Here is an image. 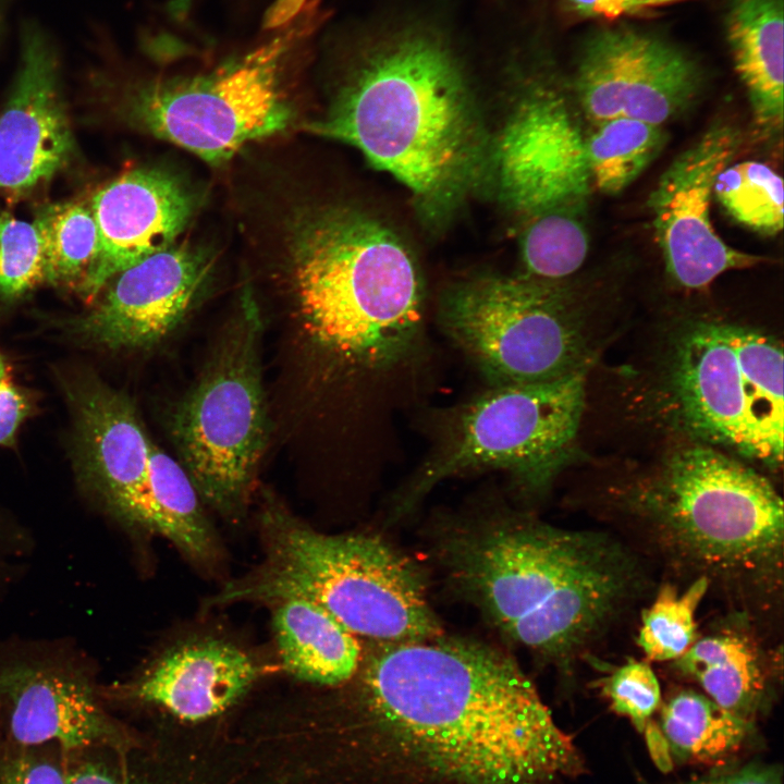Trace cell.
Listing matches in <instances>:
<instances>
[{
    "label": "cell",
    "mask_w": 784,
    "mask_h": 784,
    "mask_svg": "<svg viewBox=\"0 0 784 784\" xmlns=\"http://www.w3.org/2000/svg\"><path fill=\"white\" fill-rule=\"evenodd\" d=\"M287 727L316 767L379 738L427 776L453 784H553L587 769L515 660L444 634L366 641L347 682L291 701Z\"/></svg>",
    "instance_id": "1"
},
{
    "label": "cell",
    "mask_w": 784,
    "mask_h": 784,
    "mask_svg": "<svg viewBox=\"0 0 784 784\" xmlns=\"http://www.w3.org/2000/svg\"><path fill=\"white\" fill-rule=\"evenodd\" d=\"M434 549L455 589L504 638L565 676L649 588L624 540L509 509L451 519Z\"/></svg>",
    "instance_id": "2"
},
{
    "label": "cell",
    "mask_w": 784,
    "mask_h": 784,
    "mask_svg": "<svg viewBox=\"0 0 784 784\" xmlns=\"http://www.w3.org/2000/svg\"><path fill=\"white\" fill-rule=\"evenodd\" d=\"M614 497L617 522L635 552L687 584L707 578L733 613L757 626L777 612L784 512L764 476L696 442L673 450Z\"/></svg>",
    "instance_id": "3"
},
{
    "label": "cell",
    "mask_w": 784,
    "mask_h": 784,
    "mask_svg": "<svg viewBox=\"0 0 784 784\" xmlns=\"http://www.w3.org/2000/svg\"><path fill=\"white\" fill-rule=\"evenodd\" d=\"M363 52L308 130L358 149L427 218H443L488 170L490 139L462 64L441 38L418 29Z\"/></svg>",
    "instance_id": "4"
},
{
    "label": "cell",
    "mask_w": 784,
    "mask_h": 784,
    "mask_svg": "<svg viewBox=\"0 0 784 784\" xmlns=\"http://www.w3.org/2000/svg\"><path fill=\"white\" fill-rule=\"evenodd\" d=\"M285 253L308 334L335 360L384 371L408 357L422 332L415 259L381 220L355 207H301Z\"/></svg>",
    "instance_id": "5"
},
{
    "label": "cell",
    "mask_w": 784,
    "mask_h": 784,
    "mask_svg": "<svg viewBox=\"0 0 784 784\" xmlns=\"http://www.w3.org/2000/svg\"><path fill=\"white\" fill-rule=\"evenodd\" d=\"M258 511L261 560L205 600V609L301 599L360 640L399 642L443 634L419 565L383 538L326 534L266 490Z\"/></svg>",
    "instance_id": "6"
},
{
    "label": "cell",
    "mask_w": 784,
    "mask_h": 784,
    "mask_svg": "<svg viewBox=\"0 0 784 784\" xmlns=\"http://www.w3.org/2000/svg\"><path fill=\"white\" fill-rule=\"evenodd\" d=\"M590 365L550 380L491 385L443 414L432 450L394 497L391 515H407L441 481L473 471L503 470L524 497L546 492L574 452Z\"/></svg>",
    "instance_id": "7"
},
{
    "label": "cell",
    "mask_w": 784,
    "mask_h": 784,
    "mask_svg": "<svg viewBox=\"0 0 784 784\" xmlns=\"http://www.w3.org/2000/svg\"><path fill=\"white\" fill-rule=\"evenodd\" d=\"M664 401L697 442L777 467L783 461V350L747 327L696 320L672 336Z\"/></svg>",
    "instance_id": "8"
},
{
    "label": "cell",
    "mask_w": 784,
    "mask_h": 784,
    "mask_svg": "<svg viewBox=\"0 0 784 784\" xmlns=\"http://www.w3.org/2000/svg\"><path fill=\"white\" fill-rule=\"evenodd\" d=\"M261 334L258 304L250 292H244L172 416L181 465L201 501L230 523L246 514L268 445Z\"/></svg>",
    "instance_id": "9"
},
{
    "label": "cell",
    "mask_w": 784,
    "mask_h": 784,
    "mask_svg": "<svg viewBox=\"0 0 784 784\" xmlns=\"http://www.w3.org/2000/svg\"><path fill=\"white\" fill-rule=\"evenodd\" d=\"M439 320L491 385L550 380L591 363L583 316L566 291L524 273L453 285Z\"/></svg>",
    "instance_id": "10"
},
{
    "label": "cell",
    "mask_w": 784,
    "mask_h": 784,
    "mask_svg": "<svg viewBox=\"0 0 784 784\" xmlns=\"http://www.w3.org/2000/svg\"><path fill=\"white\" fill-rule=\"evenodd\" d=\"M292 41L278 37L210 74L155 82L133 95V122L210 163L284 131L293 120L281 65Z\"/></svg>",
    "instance_id": "11"
},
{
    "label": "cell",
    "mask_w": 784,
    "mask_h": 784,
    "mask_svg": "<svg viewBox=\"0 0 784 784\" xmlns=\"http://www.w3.org/2000/svg\"><path fill=\"white\" fill-rule=\"evenodd\" d=\"M267 673L235 637L196 628L169 639L109 697L150 714L159 730H205L226 725Z\"/></svg>",
    "instance_id": "12"
},
{
    "label": "cell",
    "mask_w": 784,
    "mask_h": 784,
    "mask_svg": "<svg viewBox=\"0 0 784 784\" xmlns=\"http://www.w3.org/2000/svg\"><path fill=\"white\" fill-rule=\"evenodd\" d=\"M147 736L106 710L91 674L73 659L20 653L0 662V740L69 752L130 748Z\"/></svg>",
    "instance_id": "13"
},
{
    "label": "cell",
    "mask_w": 784,
    "mask_h": 784,
    "mask_svg": "<svg viewBox=\"0 0 784 784\" xmlns=\"http://www.w3.org/2000/svg\"><path fill=\"white\" fill-rule=\"evenodd\" d=\"M740 143L737 128L714 123L672 161L649 196L666 272L681 287L702 289L726 271L768 261L727 245L710 219L715 180L731 164Z\"/></svg>",
    "instance_id": "14"
},
{
    "label": "cell",
    "mask_w": 784,
    "mask_h": 784,
    "mask_svg": "<svg viewBox=\"0 0 784 784\" xmlns=\"http://www.w3.org/2000/svg\"><path fill=\"white\" fill-rule=\"evenodd\" d=\"M488 170L501 198L518 211L579 207L591 181L585 138L564 98L530 86L490 140Z\"/></svg>",
    "instance_id": "15"
},
{
    "label": "cell",
    "mask_w": 784,
    "mask_h": 784,
    "mask_svg": "<svg viewBox=\"0 0 784 784\" xmlns=\"http://www.w3.org/2000/svg\"><path fill=\"white\" fill-rule=\"evenodd\" d=\"M700 85V71L687 53L626 27L592 34L576 73L579 102L595 124L627 118L662 125L691 103Z\"/></svg>",
    "instance_id": "16"
},
{
    "label": "cell",
    "mask_w": 784,
    "mask_h": 784,
    "mask_svg": "<svg viewBox=\"0 0 784 784\" xmlns=\"http://www.w3.org/2000/svg\"><path fill=\"white\" fill-rule=\"evenodd\" d=\"M78 477L122 524L154 536L148 465L151 439L132 400L96 375L65 382Z\"/></svg>",
    "instance_id": "17"
},
{
    "label": "cell",
    "mask_w": 784,
    "mask_h": 784,
    "mask_svg": "<svg viewBox=\"0 0 784 784\" xmlns=\"http://www.w3.org/2000/svg\"><path fill=\"white\" fill-rule=\"evenodd\" d=\"M210 269L208 255L173 243L113 277L95 308L70 323L71 331L112 351L156 345L192 310Z\"/></svg>",
    "instance_id": "18"
},
{
    "label": "cell",
    "mask_w": 784,
    "mask_h": 784,
    "mask_svg": "<svg viewBox=\"0 0 784 784\" xmlns=\"http://www.w3.org/2000/svg\"><path fill=\"white\" fill-rule=\"evenodd\" d=\"M16 75L0 114V189L25 194L62 170L74 137L52 40L35 23L21 32Z\"/></svg>",
    "instance_id": "19"
},
{
    "label": "cell",
    "mask_w": 784,
    "mask_h": 784,
    "mask_svg": "<svg viewBox=\"0 0 784 784\" xmlns=\"http://www.w3.org/2000/svg\"><path fill=\"white\" fill-rule=\"evenodd\" d=\"M89 208L98 229L99 249L78 285L87 299L97 296L121 271L173 244L192 218L195 198L173 174L139 168L98 189Z\"/></svg>",
    "instance_id": "20"
},
{
    "label": "cell",
    "mask_w": 784,
    "mask_h": 784,
    "mask_svg": "<svg viewBox=\"0 0 784 784\" xmlns=\"http://www.w3.org/2000/svg\"><path fill=\"white\" fill-rule=\"evenodd\" d=\"M68 784H254L244 742L229 728L159 730L130 748L66 752Z\"/></svg>",
    "instance_id": "21"
},
{
    "label": "cell",
    "mask_w": 784,
    "mask_h": 784,
    "mask_svg": "<svg viewBox=\"0 0 784 784\" xmlns=\"http://www.w3.org/2000/svg\"><path fill=\"white\" fill-rule=\"evenodd\" d=\"M723 623L673 662L676 672L731 713L757 723L773 706L781 683V650L769 652L758 626L744 615Z\"/></svg>",
    "instance_id": "22"
},
{
    "label": "cell",
    "mask_w": 784,
    "mask_h": 784,
    "mask_svg": "<svg viewBox=\"0 0 784 784\" xmlns=\"http://www.w3.org/2000/svg\"><path fill=\"white\" fill-rule=\"evenodd\" d=\"M269 607L281 671L319 689L340 686L354 675L363 642L323 608L301 599Z\"/></svg>",
    "instance_id": "23"
},
{
    "label": "cell",
    "mask_w": 784,
    "mask_h": 784,
    "mask_svg": "<svg viewBox=\"0 0 784 784\" xmlns=\"http://www.w3.org/2000/svg\"><path fill=\"white\" fill-rule=\"evenodd\" d=\"M726 33L735 69L761 124L783 122V0H732Z\"/></svg>",
    "instance_id": "24"
},
{
    "label": "cell",
    "mask_w": 784,
    "mask_h": 784,
    "mask_svg": "<svg viewBox=\"0 0 784 784\" xmlns=\"http://www.w3.org/2000/svg\"><path fill=\"white\" fill-rule=\"evenodd\" d=\"M148 488L154 536L166 539L194 567L217 575L225 553L188 474L154 441Z\"/></svg>",
    "instance_id": "25"
},
{
    "label": "cell",
    "mask_w": 784,
    "mask_h": 784,
    "mask_svg": "<svg viewBox=\"0 0 784 784\" xmlns=\"http://www.w3.org/2000/svg\"><path fill=\"white\" fill-rule=\"evenodd\" d=\"M658 711L656 726L666 751L679 762L714 768L731 764L757 737L756 723L695 689H675Z\"/></svg>",
    "instance_id": "26"
},
{
    "label": "cell",
    "mask_w": 784,
    "mask_h": 784,
    "mask_svg": "<svg viewBox=\"0 0 784 784\" xmlns=\"http://www.w3.org/2000/svg\"><path fill=\"white\" fill-rule=\"evenodd\" d=\"M595 125L585 139L590 181L610 195L632 184L665 143L662 125L640 120L617 118Z\"/></svg>",
    "instance_id": "27"
},
{
    "label": "cell",
    "mask_w": 784,
    "mask_h": 784,
    "mask_svg": "<svg viewBox=\"0 0 784 784\" xmlns=\"http://www.w3.org/2000/svg\"><path fill=\"white\" fill-rule=\"evenodd\" d=\"M33 223L42 242L46 282L79 285L99 249L98 229L89 206L77 201L49 204Z\"/></svg>",
    "instance_id": "28"
},
{
    "label": "cell",
    "mask_w": 784,
    "mask_h": 784,
    "mask_svg": "<svg viewBox=\"0 0 784 784\" xmlns=\"http://www.w3.org/2000/svg\"><path fill=\"white\" fill-rule=\"evenodd\" d=\"M707 578L700 577L679 590L665 581L652 602L640 614L637 645L648 662H674L697 640L696 613L709 592Z\"/></svg>",
    "instance_id": "29"
},
{
    "label": "cell",
    "mask_w": 784,
    "mask_h": 784,
    "mask_svg": "<svg viewBox=\"0 0 784 784\" xmlns=\"http://www.w3.org/2000/svg\"><path fill=\"white\" fill-rule=\"evenodd\" d=\"M535 217L523 235L524 274L558 283L584 264L589 245L586 228L575 216V208L552 210Z\"/></svg>",
    "instance_id": "30"
},
{
    "label": "cell",
    "mask_w": 784,
    "mask_h": 784,
    "mask_svg": "<svg viewBox=\"0 0 784 784\" xmlns=\"http://www.w3.org/2000/svg\"><path fill=\"white\" fill-rule=\"evenodd\" d=\"M783 181L768 164L743 161L718 175L713 194L740 224L774 235L783 229Z\"/></svg>",
    "instance_id": "31"
},
{
    "label": "cell",
    "mask_w": 784,
    "mask_h": 784,
    "mask_svg": "<svg viewBox=\"0 0 784 784\" xmlns=\"http://www.w3.org/2000/svg\"><path fill=\"white\" fill-rule=\"evenodd\" d=\"M44 282L45 254L36 225L0 212V299L15 301Z\"/></svg>",
    "instance_id": "32"
},
{
    "label": "cell",
    "mask_w": 784,
    "mask_h": 784,
    "mask_svg": "<svg viewBox=\"0 0 784 784\" xmlns=\"http://www.w3.org/2000/svg\"><path fill=\"white\" fill-rule=\"evenodd\" d=\"M597 688L610 708L641 733L662 701L660 683L648 661L628 659L601 677Z\"/></svg>",
    "instance_id": "33"
},
{
    "label": "cell",
    "mask_w": 784,
    "mask_h": 784,
    "mask_svg": "<svg viewBox=\"0 0 784 784\" xmlns=\"http://www.w3.org/2000/svg\"><path fill=\"white\" fill-rule=\"evenodd\" d=\"M0 784H68L66 751L0 740Z\"/></svg>",
    "instance_id": "34"
},
{
    "label": "cell",
    "mask_w": 784,
    "mask_h": 784,
    "mask_svg": "<svg viewBox=\"0 0 784 784\" xmlns=\"http://www.w3.org/2000/svg\"><path fill=\"white\" fill-rule=\"evenodd\" d=\"M30 411L27 394L14 382L0 352V446L15 444L16 433Z\"/></svg>",
    "instance_id": "35"
},
{
    "label": "cell",
    "mask_w": 784,
    "mask_h": 784,
    "mask_svg": "<svg viewBox=\"0 0 784 784\" xmlns=\"http://www.w3.org/2000/svg\"><path fill=\"white\" fill-rule=\"evenodd\" d=\"M782 768L763 762L715 767L709 772L676 784H783Z\"/></svg>",
    "instance_id": "36"
},
{
    "label": "cell",
    "mask_w": 784,
    "mask_h": 784,
    "mask_svg": "<svg viewBox=\"0 0 784 784\" xmlns=\"http://www.w3.org/2000/svg\"><path fill=\"white\" fill-rule=\"evenodd\" d=\"M688 0H567L580 15L608 20Z\"/></svg>",
    "instance_id": "37"
},
{
    "label": "cell",
    "mask_w": 784,
    "mask_h": 784,
    "mask_svg": "<svg viewBox=\"0 0 784 784\" xmlns=\"http://www.w3.org/2000/svg\"><path fill=\"white\" fill-rule=\"evenodd\" d=\"M306 0H275L266 11L262 28L272 30L290 23L304 8Z\"/></svg>",
    "instance_id": "38"
},
{
    "label": "cell",
    "mask_w": 784,
    "mask_h": 784,
    "mask_svg": "<svg viewBox=\"0 0 784 784\" xmlns=\"http://www.w3.org/2000/svg\"><path fill=\"white\" fill-rule=\"evenodd\" d=\"M3 19H4L3 9H2V7L0 5V30H1L2 25H3Z\"/></svg>",
    "instance_id": "39"
},
{
    "label": "cell",
    "mask_w": 784,
    "mask_h": 784,
    "mask_svg": "<svg viewBox=\"0 0 784 784\" xmlns=\"http://www.w3.org/2000/svg\"><path fill=\"white\" fill-rule=\"evenodd\" d=\"M2 535H5V534H3V531H1V529H0V536H2ZM2 542H3V541H2V538H0V553H1V551H2V550H1V549H2V548H1ZM1 561H2V556L0 555V562H1Z\"/></svg>",
    "instance_id": "40"
}]
</instances>
